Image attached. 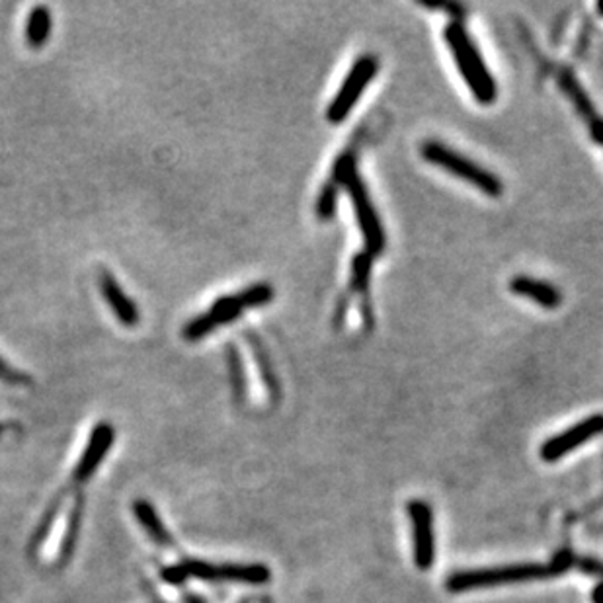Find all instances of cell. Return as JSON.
Here are the masks:
<instances>
[{
	"label": "cell",
	"mask_w": 603,
	"mask_h": 603,
	"mask_svg": "<svg viewBox=\"0 0 603 603\" xmlns=\"http://www.w3.org/2000/svg\"><path fill=\"white\" fill-rule=\"evenodd\" d=\"M570 566H574V556L568 551L556 555L551 563L539 564H513V566H496V568H477L463 570L447 578L445 588L453 594L478 590V588H495L508 584L535 582V580H549L558 574H564Z\"/></svg>",
	"instance_id": "6da1fadb"
},
{
	"label": "cell",
	"mask_w": 603,
	"mask_h": 603,
	"mask_svg": "<svg viewBox=\"0 0 603 603\" xmlns=\"http://www.w3.org/2000/svg\"><path fill=\"white\" fill-rule=\"evenodd\" d=\"M445 41L452 49L459 71H461L469 89L473 90L475 98L482 104H490L496 100V84L490 71L482 61L475 43L470 41L461 24H449L445 28Z\"/></svg>",
	"instance_id": "7a4b0ae2"
},
{
	"label": "cell",
	"mask_w": 603,
	"mask_h": 603,
	"mask_svg": "<svg viewBox=\"0 0 603 603\" xmlns=\"http://www.w3.org/2000/svg\"><path fill=\"white\" fill-rule=\"evenodd\" d=\"M334 180L342 182L346 185L349 200H352L354 210L357 213V223L361 227V233H364L367 252L371 256L381 254L383 248H385V233H383L379 215L369 200L366 185L364 182H361V178L357 177V172L354 168L352 157L346 155L336 162Z\"/></svg>",
	"instance_id": "3957f363"
},
{
	"label": "cell",
	"mask_w": 603,
	"mask_h": 603,
	"mask_svg": "<svg viewBox=\"0 0 603 603\" xmlns=\"http://www.w3.org/2000/svg\"><path fill=\"white\" fill-rule=\"evenodd\" d=\"M422 157L427 162L437 164V167L445 168L449 174H453V177L467 180L469 184H473L475 188H478L480 192H485L487 195L498 197L504 192V185H502L498 177H495V174L488 172L487 168L478 167L477 162L469 160L463 155H459L457 151L442 145V142H437V141L424 142Z\"/></svg>",
	"instance_id": "277c9868"
},
{
	"label": "cell",
	"mask_w": 603,
	"mask_h": 603,
	"mask_svg": "<svg viewBox=\"0 0 603 603\" xmlns=\"http://www.w3.org/2000/svg\"><path fill=\"white\" fill-rule=\"evenodd\" d=\"M167 576L180 580L184 576H195L202 580H217V582H240V584H266L270 570L262 564H207L200 561H188L178 568L167 570Z\"/></svg>",
	"instance_id": "5b68a950"
},
{
	"label": "cell",
	"mask_w": 603,
	"mask_h": 603,
	"mask_svg": "<svg viewBox=\"0 0 603 603\" xmlns=\"http://www.w3.org/2000/svg\"><path fill=\"white\" fill-rule=\"evenodd\" d=\"M379 71V61L373 55H364L359 57L357 63L352 67V71L348 73L344 84L340 86L338 94L334 96V100L328 106V119L332 124L342 122V119L348 117V114L352 112L354 104L359 100L361 92L366 90V86L373 81V76Z\"/></svg>",
	"instance_id": "8992f818"
},
{
	"label": "cell",
	"mask_w": 603,
	"mask_h": 603,
	"mask_svg": "<svg viewBox=\"0 0 603 603\" xmlns=\"http://www.w3.org/2000/svg\"><path fill=\"white\" fill-rule=\"evenodd\" d=\"M409 515L412 525L414 564L420 570H430L435 558V537H434V515L430 506L422 500L409 504Z\"/></svg>",
	"instance_id": "52a82bcc"
},
{
	"label": "cell",
	"mask_w": 603,
	"mask_h": 603,
	"mask_svg": "<svg viewBox=\"0 0 603 603\" xmlns=\"http://www.w3.org/2000/svg\"><path fill=\"white\" fill-rule=\"evenodd\" d=\"M601 432H603V416L601 414L590 416V418L568 427L563 434L549 437V440L541 445V459L549 463L558 461V459L568 455L573 449L594 440V437L599 435Z\"/></svg>",
	"instance_id": "ba28073f"
},
{
	"label": "cell",
	"mask_w": 603,
	"mask_h": 603,
	"mask_svg": "<svg viewBox=\"0 0 603 603\" xmlns=\"http://www.w3.org/2000/svg\"><path fill=\"white\" fill-rule=\"evenodd\" d=\"M76 512H79V498L71 496L67 502H61L49 518L46 541H41V553L46 558H57V555L69 549L73 539V528L76 525Z\"/></svg>",
	"instance_id": "9c48e42d"
},
{
	"label": "cell",
	"mask_w": 603,
	"mask_h": 603,
	"mask_svg": "<svg viewBox=\"0 0 603 603\" xmlns=\"http://www.w3.org/2000/svg\"><path fill=\"white\" fill-rule=\"evenodd\" d=\"M98 285H100V291H102V297L106 299V303L109 305V309L114 311L116 319L125 324V326H137L141 321V314H139V306L127 297V293L124 291L122 285L117 283V280L114 278V273L102 268L100 273H98Z\"/></svg>",
	"instance_id": "30bf717a"
},
{
	"label": "cell",
	"mask_w": 603,
	"mask_h": 603,
	"mask_svg": "<svg viewBox=\"0 0 603 603\" xmlns=\"http://www.w3.org/2000/svg\"><path fill=\"white\" fill-rule=\"evenodd\" d=\"M114 437H116L114 427L109 426L108 422H100L94 427L92 434H90L89 445H86L81 461H79V465H76V470H74L76 480H84L94 473L96 467L100 465V461L106 457L108 449L112 447Z\"/></svg>",
	"instance_id": "8fae6325"
},
{
	"label": "cell",
	"mask_w": 603,
	"mask_h": 603,
	"mask_svg": "<svg viewBox=\"0 0 603 603\" xmlns=\"http://www.w3.org/2000/svg\"><path fill=\"white\" fill-rule=\"evenodd\" d=\"M510 289L513 293L521 295L525 299H531L533 303L545 306V309H556L558 305L563 303L561 291L553 288L551 283L528 278V276H518L510 281Z\"/></svg>",
	"instance_id": "7c38bea8"
},
{
	"label": "cell",
	"mask_w": 603,
	"mask_h": 603,
	"mask_svg": "<svg viewBox=\"0 0 603 603\" xmlns=\"http://www.w3.org/2000/svg\"><path fill=\"white\" fill-rule=\"evenodd\" d=\"M243 313H235V311H207L200 316H195L188 324L184 326L182 336L185 340H190V342H195V340H202L203 336H207L210 332L217 331L219 326L228 324V323H235L238 316Z\"/></svg>",
	"instance_id": "4fadbf2b"
},
{
	"label": "cell",
	"mask_w": 603,
	"mask_h": 603,
	"mask_svg": "<svg viewBox=\"0 0 603 603\" xmlns=\"http://www.w3.org/2000/svg\"><path fill=\"white\" fill-rule=\"evenodd\" d=\"M51 26H53L51 10L43 4L34 6L26 20V41L36 49L46 46L51 36Z\"/></svg>",
	"instance_id": "5bb4252c"
},
{
	"label": "cell",
	"mask_w": 603,
	"mask_h": 603,
	"mask_svg": "<svg viewBox=\"0 0 603 603\" xmlns=\"http://www.w3.org/2000/svg\"><path fill=\"white\" fill-rule=\"evenodd\" d=\"M134 512H135L137 520L141 521L142 528L147 530V533L152 537V539H155L160 545H170L172 543L170 533L167 531V528H164L160 518H159L157 512H155V508H152L149 502L137 500L134 504Z\"/></svg>",
	"instance_id": "9a60e30c"
},
{
	"label": "cell",
	"mask_w": 603,
	"mask_h": 603,
	"mask_svg": "<svg viewBox=\"0 0 603 603\" xmlns=\"http://www.w3.org/2000/svg\"><path fill=\"white\" fill-rule=\"evenodd\" d=\"M235 299L243 311L250 309V306L268 305L273 299V288L270 283H254L250 288L235 293Z\"/></svg>",
	"instance_id": "2e32d148"
},
{
	"label": "cell",
	"mask_w": 603,
	"mask_h": 603,
	"mask_svg": "<svg viewBox=\"0 0 603 603\" xmlns=\"http://www.w3.org/2000/svg\"><path fill=\"white\" fill-rule=\"evenodd\" d=\"M225 354H227L228 371H231V383L235 387V392L238 394V397H243V394H245V375H243V364H240L238 349L228 344L227 349H225Z\"/></svg>",
	"instance_id": "e0dca14e"
},
{
	"label": "cell",
	"mask_w": 603,
	"mask_h": 603,
	"mask_svg": "<svg viewBox=\"0 0 603 603\" xmlns=\"http://www.w3.org/2000/svg\"><path fill=\"white\" fill-rule=\"evenodd\" d=\"M369 270H371V254H369V252L357 254L354 258V268H352V288L354 289H357V291L367 289Z\"/></svg>",
	"instance_id": "ac0fdd59"
},
{
	"label": "cell",
	"mask_w": 603,
	"mask_h": 603,
	"mask_svg": "<svg viewBox=\"0 0 603 603\" xmlns=\"http://www.w3.org/2000/svg\"><path fill=\"white\" fill-rule=\"evenodd\" d=\"M250 338V344H252V349H254V356H256V364L262 371V377H264L266 381V385L271 389V392L276 391V379H273V373H271V367H270V361H268V356L264 352V348H262V344L258 342V340L254 336H248Z\"/></svg>",
	"instance_id": "d6986e66"
},
{
	"label": "cell",
	"mask_w": 603,
	"mask_h": 603,
	"mask_svg": "<svg viewBox=\"0 0 603 603\" xmlns=\"http://www.w3.org/2000/svg\"><path fill=\"white\" fill-rule=\"evenodd\" d=\"M334 203H336V190L334 185H326L323 190L321 197H319V203H316V211H319L321 219H328L334 213Z\"/></svg>",
	"instance_id": "ffe728a7"
},
{
	"label": "cell",
	"mask_w": 603,
	"mask_h": 603,
	"mask_svg": "<svg viewBox=\"0 0 603 603\" xmlns=\"http://www.w3.org/2000/svg\"><path fill=\"white\" fill-rule=\"evenodd\" d=\"M0 379L6 381V383H13V385H22V383H30V377L26 375V373H22L16 367L8 366L3 357H0Z\"/></svg>",
	"instance_id": "44dd1931"
},
{
	"label": "cell",
	"mask_w": 603,
	"mask_h": 603,
	"mask_svg": "<svg viewBox=\"0 0 603 603\" xmlns=\"http://www.w3.org/2000/svg\"><path fill=\"white\" fill-rule=\"evenodd\" d=\"M591 601H594V603H603V582L594 590V594H591Z\"/></svg>",
	"instance_id": "7402d4cb"
},
{
	"label": "cell",
	"mask_w": 603,
	"mask_h": 603,
	"mask_svg": "<svg viewBox=\"0 0 603 603\" xmlns=\"http://www.w3.org/2000/svg\"><path fill=\"white\" fill-rule=\"evenodd\" d=\"M598 10H599V13L603 14V3H599V4H598Z\"/></svg>",
	"instance_id": "603a6c76"
},
{
	"label": "cell",
	"mask_w": 603,
	"mask_h": 603,
	"mask_svg": "<svg viewBox=\"0 0 603 603\" xmlns=\"http://www.w3.org/2000/svg\"><path fill=\"white\" fill-rule=\"evenodd\" d=\"M0 432H3V426H0Z\"/></svg>",
	"instance_id": "cb8c5ba5"
}]
</instances>
